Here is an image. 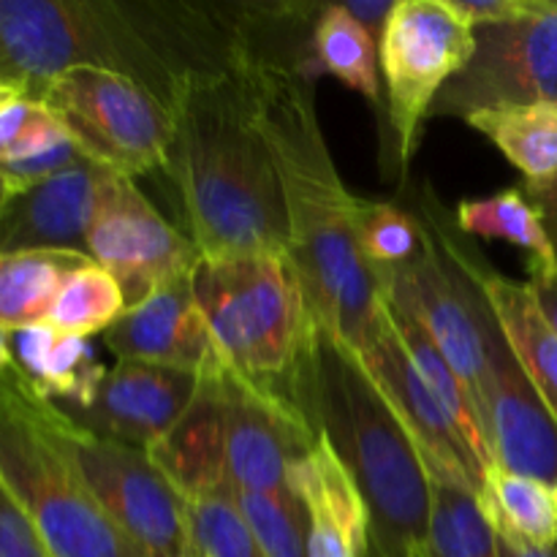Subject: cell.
<instances>
[{"mask_svg": "<svg viewBox=\"0 0 557 557\" xmlns=\"http://www.w3.org/2000/svg\"><path fill=\"white\" fill-rule=\"evenodd\" d=\"M232 3L194 0H0V79L38 98L76 69L145 87L172 112L196 82L243 60Z\"/></svg>", "mask_w": 557, "mask_h": 557, "instance_id": "cell-1", "label": "cell"}, {"mask_svg": "<svg viewBox=\"0 0 557 557\" xmlns=\"http://www.w3.org/2000/svg\"><path fill=\"white\" fill-rule=\"evenodd\" d=\"M245 74L281 177L288 256L310 313L321 330L359 348L379 315L381 294L359 256L354 232L359 196L346 188L326 145L315 76L270 60H248Z\"/></svg>", "mask_w": 557, "mask_h": 557, "instance_id": "cell-2", "label": "cell"}, {"mask_svg": "<svg viewBox=\"0 0 557 557\" xmlns=\"http://www.w3.org/2000/svg\"><path fill=\"white\" fill-rule=\"evenodd\" d=\"M166 177L201 259L288 253L281 177L245 65L196 82L172 109Z\"/></svg>", "mask_w": 557, "mask_h": 557, "instance_id": "cell-3", "label": "cell"}, {"mask_svg": "<svg viewBox=\"0 0 557 557\" xmlns=\"http://www.w3.org/2000/svg\"><path fill=\"white\" fill-rule=\"evenodd\" d=\"M286 397L357 482L370 515L368 557L428 553L433 522L428 462L359 354L315 324Z\"/></svg>", "mask_w": 557, "mask_h": 557, "instance_id": "cell-4", "label": "cell"}, {"mask_svg": "<svg viewBox=\"0 0 557 557\" xmlns=\"http://www.w3.org/2000/svg\"><path fill=\"white\" fill-rule=\"evenodd\" d=\"M0 479L52 557H150L96 498L60 438V411L16 364L0 379Z\"/></svg>", "mask_w": 557, "mask_h": 557, "instance_id": "cell-5", "label": "cell"}, {"mask_svg": "<svg viewBox=\"0 0 557 557\" xmlns=\"http://www.w3.org/2000/svg\"><path fill=\"white\" fill-rule=\"evenodd\" d=\"M194 294L226 370L286 397L315 332L292 256L201 259Z\"/></svg>", "mask_w": 557, "mask_h": 557, "instance_id": "cell-6", "label": "cell"}, {"mask_svg": "<svg viewBox=\"0 0 557 557\" xmlns=\"http://www.w3.org/2000/svg\"><path fill=\"white\" fill-rule=\"evenodd\" d=\"M90 161L120 177L166 172L172 112L152 92L101 69H76L38 96Z\"/></svg>", "mask_w": 557, "mask_h": 557, "instance_id": "cell-7", "label": "cell"}, {"mask_svg": "<svg viewBox=\"0 0 557 557\" xmlns=\"http://www.w3.org/2000/svg\"><path fill=\"white\" fill-rule=\"evenodd\" d=\"M476 52V33L449 0H395L379 41L386 114L403 172L438 92Z\"/></svg>", "mask_w": 557, "mask_h": 557, "instance_id": "cell-8", "label": "cell"}, {"mask_svg": "<svg viewBox=\"0 0 557 557\" xmlns=\"http://www.w3.org/2000/svg\"><path fill=\"white\" fill-rule=\"evenodd\" d=\"M476 52L438 92L430 117H462L495 107H557V0H528L520 16L473 27Z\"/></svg>", "mask_w": 557, "mask_h": 557, "instance_id": "cell-9", "label": "cell"}, {"mask_svg": "<svg viewBox=\"0 0 557 557\" xmlns=\"http://www.w3.org/2000/svg\"><path fill=\"white\" fill-rule=\"evenodd\" d=\"M60 438L112 520L150 557H194L185 498L150 451L96 438L60 413Z\"/></svg>", "mask_w": 557, "mask_h": 557, "instance_id": "cell-10", "label": "cell"}, {"mask_svg": "<svg viewBox=\"0 0 557 557\" xmlns=\"http://www.w3.org/2000/svg\"><path fill=\"white\" fill-rule=\"evenodd\" d=\"M221 424L226 473L237 490L297 500L292 471L313 451L319 433L288 397L239 379L232 370L210 375Z\"/></svg>", "mask_w": 557, "mask_h": 557, "instance_id": "cell-11", "label": "cell"}, {"mask_svg": "<svg viewBox=\"0 0 557 557\" xmlns=\"http://www.w3.org/2000/svg\"><path fill=\"white\" fill-rule=\"evenodd\" d=\"M87 256L120 283L128 308L145 302L158 288L194 275L201 261L194 239L174 228L134 180L114 172L98 196Z\"/></svg>", "mask_w": 557, "mask_h": 557, "instance_id": "cell-12", "label": "cell"}, {"mask_svg": "<svg viewBox=\"0 0 557 557\" xmlns=\"http://www.w3.org/2000/svg\"><path fill=\"white\" fill-rule=\"evenodd\" d=\"M354 351L359 354L368 375L384 392L397 417L403 419L411 438L417 441L419 451L428 462L430 479L457 484L476 498L484 484L482 468L473 460L451 413L446 411L441 397L435 395L433 386L422 379L417 364L408 357L384 299H381V310L370 332L364 335L362 346L354 348Z\"/></svg>", "mask_w": 557, "mask_h": 557, "instance_id": "cell-13", "label": "cell"}, {"mask_svg": "<svg viewBox=\"0 0 557 557\" xmlns=\"http://www.w3.org/2000/svg\"><path fill=\"white\" fill-rule=\"evenodd\" d=\"M484 341L487 362L479 417L495 468L557 490V419L506 343L493 308L484 319Z\"/></svg>", "mask_w": 557, "mask_h": 557, "instance_id": "cell-14", "label": "cell"}, {"mask_svg": "<svg viewBox=\"0 0 557 557\" xmlns=\"http://www.w3.org/2000/svg\"><path fill=\"white\" fill-rule=\"evenodd\" d=\"M199 389L201 379L194 373L117 359L114 368H107L85 403L52 406L96 438L150 451L177 428Z\"/></svg>", "mask_w": 557, "mask_h": 557, "instance_id": "cell-15", "label": "cell"}, {"mask_svg": "<svg viewBox=\"0 0 557 557\" xmlns=\"http://www.w3.org/2000/svg\"><path fill=\"white\" fill-rule=\"evenodd\" d=\"M103 346L117 359L161 364L210 379L226 370L194 294V275L158 288L125 310L107 332Z\"/></svg>", "mask_w": 557, "mask_h": 557, "instance_id": "cell-16", "label": "cell"}, {"mask_svg": "<svg viewBox=\"0 0 557 557\" xmlns=\"http://www.w3.org/2000/svg\"><path fill=\"white\" fill-rule=\"evenodd\" d=\"M109 174L85 158L58 177L11 194L0 210V256L22 250L87 256V234Z\"/></svg>", "mask_w": 557, "mask_h": 557, "instance_id": "cell-17", "label": "cell"}, {"mask_svg": "<svg viewBox=\"0 0 557 557\" xmlns=\"http://www.w3.org/2000/svg\"><path fill=\"white\" fill-rule=\"evenodd\" d=\"M292 487L308 517L310 557H368L370 515L357 482L319 435L292 471Z\"/></svg>", "mask_w": 557, "mask_h": 557, "instance_id": "cell-18", "label": "cell"}, {"mask_svg": "<svg viewBox=\"0 0 557 557\" xmlns=\"http://www.w3.org/2000/svg\"><path fill=\"white\" fill-rule=\"evenodd\" d=\"M457 248L487 297L506 343L557 419V332L539 308L531 286L528 281L520 283L490 267L487 259L460 237H457Z\"/></svg>", "mask_w": 557, "mask_h": 557, "instance_id": "cell-19", "label": "cell"}, {"mask_svg": "<svg viewBox=\"0 0 557 557\" xmlns=\"http://www.w3.org/2000/svg\"><path fill=\"white\" fill-rule=\"evenodd\" d=\"M11 351L27 384L54 406L85 403L107 373L87 337L65 335L49 324L11 332Z\"/></svg>", "mask_w": 557, "mask_h": 557, "instance_id": "cell-20", "label": "cell"}, {"mask_svg": "<svg viewBox=\"0 0 557 557\" xmlns=\"http://www.w3.org/2000/svg\"><path fill=\"white\" fill-rule=\"evenodd\" d=\"M476 506L504 542L522 547L557 544V490L536 479L495 468L476 493Z\"/></svg>", "mask_w": 557, "mask_h": 557, "instance_id": "cell-21", "label": "cell"}, {"mask_svg": "<svg viewBox=\"0 0 557 557\" xmlns=\"http://www.w3.org/2000/svg\"><path fill=\"white\" fill-rule=\"evenodd\" d=\"M90 256L65 250H22L0 256V324L9 332L47 324L60 286Z\"/></svg>", "mask_w": 557, "mask_h": 557, "instance_id": "cell-22", "label": "cell"}, {"mask_svg": "<svg viewBox=\"0 0 557 557\" xmlns=\"http://www.w3.org/2000/svg\"><path fill=\"white\" fill-rule=\"evenodd\" d=\"M466 123L493 141L520 169L525 183L553 177L557 172V107H495L468 114Z\"/></svg>", "mask_w": 557, "mask_h": 557, "instance_id": "cell-23", "label": "cell"}, {"mask_svg": "<svg viewBox=\"0 0 557 557\" xmlns=\"http://www.w3.org/2000/svg\"><path fill=\"white\" fill-rule=\"evenodd\" d=\"M455 223L462 234L484 239H504L525 250L528 275L557 272L553 243L542 226V218L525 199L522 188H506L484 199H466L457 205Z\"/></svg>", "mask_w": 557, "mask_h": 557, "instance_id": "cell-24", "label": "cell"}, {"mask_svg": "<svg viewBox=\"0 0 557 557\" xmlns=\"http://www.w3.org/2000/svg\"><path fill=\"white\" fill-rule=\"evenodd\" d=\"M313 60L319 74H332L370 103H381L379 41L343 3H326L313 27Z\"/></svg>", "mask_w": 557, "mask_h": 557, "instance_id": "cell-25", "label": "cell"}, {"mask_svg": "<svg viewBox=\"0 0 557 557\" xmlns=\"http://www.w3.org/2000/svg\"><path fill=\"white\" fill-rule=\"evenodd\" d=\"M128 310L120 283L96 261L76 267L60 286L47 324L65 335L87 337L107 332Z\"/></svg>", "mask_w": 557, "mask_h": 557, "instance_id": "cell-26", "label": "cell"}, {"mask_svg": "<svg viewBox=\"0 0 557 557\" xmlns=\"http://www.w3.org/2000/svg\"><path fill=\"white\" fill-rule=\"evenodd\" d=\"M185 511L194 549L201 557H264L253 531L245 522L232 482L188 493Z\"/></svg>", "mask_w": 557, "mask_h": 557, "instance_id": "cell-27", "label": "cell"}, {"mask_svg": "<svg viewBox=\"0 0 557 557\" xmlns=\"http://www.w3.org/2000/svg\"><path fill=\"white\" fill-rule=\"evenodd\" d=\"M357 248L370 272L403 267L422 250L424 234L417 212L395 201L362 199L357 205Z\"/></svg>", "mask_w": 557, "mask_h": 557, "instance_id": "cell-28", "label": "cell"}, {"mask_svg": "<svg viewBox=\"0 0 557 557\" xmlns=\"http://www.w3.org/2000/svg\"><path fill=\"white\" fill-rule=\"evenodd\" d=\"M234 500L264 557H310L308 517L299 500H283L275 495L248 493L237 487H234Z\"/></svg>", "mask_w": 557, "mask_h": 557, "instance_id": "cell-29", "label": "cell"}, {"mask_svg": "<svg viewBox=\"0 0 557 557\" xmlns=\"http://www.w3.org/2000/svg\"><path fill=\"white\" fill-rule=\"evenodd\" d=\"M63 139L69 131L38 98H20L0 109V163L33 158Z\"/></svg>", "mask_w": 557, "mask_h": 557, "instance_id": "cell-30", "label": "cell"}, {"mask_svg": "<svg viewBox=\"0 0 557 557\" xmlns=\"http://www.w3.org/2000/svg\"><path fill=\"white\" fill-rule=\"evenodd\" d=\"M0 557H52L30 515L0 479Z\"/></svg>", "mask_w": 557, "mask_h": 557, "instance_id": "cell-31", "label": "cell"}, {"mask_svg": "<svg viewBox=\"0 0 557 557\" xmlns=\"http://www.w3.org/2000/svg\"><path fill=\"white\" fill-rule=\"evenodd\" d=\"M85 152H82L79 147H76V141L69 136V139H63L60 145L49 147V150L38 152V156L33 158L0 163V169H3L5 180H9L11 194H16V190L33 188V185L44 183V180L58 177L60 172L76 166V163L85 161Z\"/></svg>", "mask_w": 557, "mask_h": 557, "instance_id": "cell-32", "label": "cell"}, {"mask_svg": "<svg viewBox=\"0 0 557 557\" xmlns=\"http://www.w3.org/2000/svg\"><path fill=\"white\" fill-rule=\"evenodd\" d=\"M457 14L471 27L500 25L525 11L528 0H449Z\"/></svg>", "mask_w": 557, "mask_h": 557, "instance_id": "cell-33", "label": "cell"}, {"mask_svg": "<svg viewBox=\"0 0 557 557\" xmlns=\"http://www.w3.org/2000/svg\"><path fill=\"white\" fill-rule=\"evenodd\" d=\"M520 188L525 199L533 205V210L539 212V218H542V226L547 232L549 243H553L557 259V172L553 177L536 180V183H522Z\"/></svg>", "mask_w": 557, "mask_h": 557, "instance_id": "cell-34", "label": "cell"}, {"mask_svg": "<svg viewBox=\"0 0 557 557\" xmlns=\"http://www.w3.org/2000/svg\"><path fill=\"white\" fill-rule=\"evenodd\" d=\"M343 5H346V11L359 25L368 27L375 41H381V33H384L386 20H389L392 9H395V0H354V3Z\"/></svg>", "mask_w": 557, "mask_h": 557, "instance_id": "cell-35", "label": "cell"}, {"mask_svg": "<svg viewBox=\"0 0 557 557\" xmlns=\"http://www.w3.org/2000/svg\"><path fill=\"white\" fill-rule=\"evenodd\" d=\"M528 286H531L542 313L547 315V321L557 332V272H533V275H528Z\"/></svg>", "mask_w": 557, "mask_h": 557, "instance_id": "cell-36", "label": "cell"}, {"mask_svg": "<svg viewBox=\"0 0 557 557\" xmlns=\"http://www.w3.org/2000/svg\"><path fill=\"white\" fill-rule=\"evenodd\" d=\"M498 553L500 557H557V544L555 547H522V544H511L498 539Z\"/></svg>", "mask_w": 557, "mask_h": 557, "instance_id": "cell-37", "label": "cell"}, {"mask_svg": "<svg viewBox=\"0 0 557 557\" xmlns=\"http://www.w3.org/2000/svg\"><path fill=\"white\" fill-rule=\"evenodd\" d=\"M14 368V351H11V332L0 324V379Z\"/></svg>", "mask_w": 557, "mask_h": 557, "instance_id": "cell-38", "label": "cell"}, {"mask_svg": "<svg viewBox=\"0 0 557 557\" xmlns=\"http://www.w3.org/2000/svg\"><path fill=\"white\" fill-rule=\"evenodd\" d=\"M20 98H27V96L20 90V87H14V85H9V82L0 79V109H5L9 103L20 101Z\"/></svg>", "mask_w": 557, "mask_h": 557, "instance_id": "cell-39", "label": "cell"}, {"mask_svg": "<svg viewBox=\"0 0 557 557\" xmlns=\"http://www.w3.org/2000/svg\"><path fill=\"white\" fill-rule=\"evenodd\" d=\"M9 196H11L9 180H5L3 169H0V210H3V205H5V199H9Z\"/></svg>", "mask_w": 557, "mask_h": 557, "instance_id": "cell-40", "label": "cell"}, {"mask_svg": "<svg viewBox=\"0 0 557 557\" xmlns=\"http://www.w3.org/2000/svg\"><path fill=\"white\" fill-rule=\"evenodd\" d=\"M417 557H430V549H428V553H422V555H417Z\"/></svg>", "mask_w": 557, "mask_h": 557, "instance_id": "cell-41", "label": "cell"}, {"mask_svg": "<svg viewBox=\"0 0 557 557\" xmlns=\"http://www.w3.org/2000/svg\"><path fill=\"white\" fill-rule=\"evenodd\" d=\"M194 557H201V555H199V553H196V555H194Z\"/></svg>", "mask_w": 557, "mask_h": 557, "instance_id": "cell-42", "label": "cell"}]
</instances>
